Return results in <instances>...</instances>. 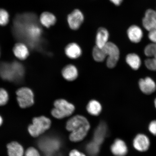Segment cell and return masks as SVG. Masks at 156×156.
Masks as SVG:
<instances>
[{
  "instance_id": "1",
  "label": "cell",
  "mask_w": 156,
  "mask_h": 156,
  "mask_svg": "<svg viewBox=\"0 0 156 156\" xmlns=\"http://www.w3.org/2000/svg\"><path fill=\"white\" fill-rule=\"evenodd\" d=\"M90 126L88 121L85 117L76 115L70 119L66 124V129L71 132L69 136L72 141L79 142L87 136Z\"/></svg>"
},
{
  "instance_id": "2",
  "label": "cell",
  "mask_w": 156,
  "mask_h": 156,
  "mask_svg": "<svg viewBox=\"0 0 156 156\" xmlns=\"http://www.w3.org/2000/svg\"><path fill=\"white\" fill-rule=\"evenodd\" d=\"M24 69L22 65L18 62L11 64H2L0 65V75L5 80H13L23 76Z\"/></svg>"
},
{
  "instance_id": "3",
  "label": "cell",
  "mask_w": 156,
  "mask_h": 156,
  "mask_svg": "<svg viewBox=\"0 0 156 156\" xmlns=\"http://www.w3.org/2000/svg\"><path fill=\"white\" fill-rule=\"evenodd\" d=\"M54 108L52 109L51 114L54 118L62 119L69 116L75 110L74 105L64 99H59L54 103Z\"/></svg>"
},
{
  "instance_id": "4",
  "label": "cell",
  "mask_w": 156,
  "mask_h": 156,
  "mask_svg": "<svg viewBox=\"0 0 156 156\" xmlns=\"http://www.w3.org/2000/svg\"><path fill=\"white\" fill-rule=\"evenodd\" d=\"M51 125L49 119L44 116L35 118L33 120V123L29 126L28 131L34 137H37L48 129Z\"/></svg>"
},
{
  "instance_id": "5",
  "label": "cell",
  "mask_w": 156,
  "mask_h": 156,
  "mask_svg": "<svg viewBox=\"0 0 156 156\" xmlns=\"http://www.w3.org/2000/svg\"><path fill=\"white\" fill-rule=\"evenodd\" d=\"M103 48L107 56V67L110 68L116 67L120 57V51L118 47L113 42H108Z\"/></svg>"
},
{
  "instance_id": "6",
  "label": "cell",
  "mask_w": 156,
  "mask_h": 156,
  "mask_svg": "<svg viewBox=\"0 0 156 156\" xmlns=\"http://www.w3.org/2000/svg\"><path fill=\"white\" fill-rule=\"evenodd\" d=\"M17 102L21 108L30 107L34 103V94L29 88L24 87L19 89L16 92Z\"/></svg>"
},
{
  "instance_id": "7",
  "label": "cell",
  "mask_w": 156,
  "mask_h": 156,
  "mask_svg": "<svg viewBox=\"0 0 156 156\" xmlns=\"http://www.w3.org/2000/svg\"><path fill=\"white\" fill-rule=\"evenodd\" d=\"M39 147L46 155L52 154L57 151L60 146V142L55 138L46 137L40 140Z\"/></svg>"
},
{
  "instance_id": "8",
  "label": "cell",
  "mask_w": 156,
  "mask_h": 156,
  "mask_svg": "<svg viewBox=\"0 0 156 156\" xmlns=\"http://www.w3.org/2000/svg\"><path fill=\"white\" fill-rule=\"evenodd\" d=\"M84 20L83 13L79 9H75L68 15L67 22L70 28L77 30L80 27Z\"/></svg>"
},
{
  "instance_id": "9",
  "label": "cell",
  "mask_w": 156,
  "mask_h": 156,
  "mask_svg": "<svg viewBox=\"0 0 156 156\" xmlns=\"http://www.w3.org/2000/svg\"><path fill=\"white\" fill-rule=\"evenodd\" d=\"M142 25L148 31L156 29V11L149 9L146 11L145 16L142 19Z\"/></svg>"
},
{
  "instance_id": "10",
  "label": "cell",
  "mask_w": 156,
  "mask_h": 156,
  "mask_svg": "<svg viewBox=\"0 0 156 156\" xmlns=\"http://www.w3.org/2000/svg\"><path fill=\"white\" fill-rule=\"evenodd\" d=\"M150 144L149 138L143 134H138L136 136L133 141L134 147L140 151H147L149 149Z\"/></svg>"
},
{
  "instance_id": "11",
  "label": "cell",
  "mask_w": 156,
  "mask_h": 156,
  "mask_svg": "<svg viewBox=\"0 0 156 156\" xmlns=\"http://www.w3.org/2000/svg\"><path fill=\"white\" fill-rule=\"evenodd\" d=\"M139 85L142 92L146 94H151L156 90V85L154 81L149 77L140 79Z\"/></svg>"
},
{
  "instance_id": "12",
  "label": "cell",
  "mask_w": 156,
  "mask_h": 156,
  "mask_svg": "<svg viewBox=\"0 0 156 156\" xmlns=\"http://www.w3.org/2000/svg\"><path fill=\"white\" fill-rule=\"evenodd\" d=\"M110 34L107 29L104 27H101L97 31L95 43L96 46L100 48H103L108 42Z\"/></svg>"
},
{
  "instance_id": "13",
  "label": "cell",
  "mask_w": 156,
  "mask_h": 156,
  "mask_svg": "<svg viewBox=\"0 0 156 156\" xmlns=\"http://www.w3.org/2000/svg\"><path fill=\"white\" fill-rule=\"evenodd\" d=\"M129 39L134 43L139 42L143 37V32L141 28L136 25L130 26L127 31Z\"/></svg>"
},
{
  "instance_id": "14",
  "label": "cell",
  "mask_w": 156,
  "mask_h": 156,
  "mask_svg": "<svg viewBox=\"0 0 156 156\" xmlns=\"http://www.w3.org/2000/svg\"><path fill=\"white\" fill-rule=\"evenodd\" d=\"M66 56L71 59H76L80 57L82 51L79 44L76 43H71L68 44L65 49Z\"/></svg>"
},
{
  "instance_id": "15",
  "label": "cell",
  "mask_w": 156,
  "mask_h": 156,
  "mask_svg": "<svg viewBox=\"0 0 156 156\" xmlns=\"http://www.w3.org/2000/svg\"><path fill=\"white\" fill-rule=\"evenodd\" d=\"M62 75L66 80L72 81L77 79L79 73L75 66L73 64H68L63 68Z\"/></svg>"
},
{
  "instance_id": "16",
  "label": "cell",
  "mask_w": 156,
  "mask_h": 156,
  "mask_svg": "<svg viewBox=\"0 0 156 156\" xmlns=\"http://www.w3.org/2000/svg\"><path fill=\"white\" fill-rule=\"evenodd\" d=\"M111 151L116 156H124L127 153V147L125 142L120 139H117L111 148Z\"/></svg>"
},
{
  "instance_id": "17",
  "label": "cell",
  "mask_w": 156,
  "mask_h": 156,
  "mask_svg": "<svg viewBox=\"0 0 156 156\" xmlns=\"http://www.w3.org/2000/svg\"><path fill=\"white\" fill-rule=\"evenodd\" d=\"M107 133V127L104 123L102 122L95 129L94 134L93 141L100 145L104 141Z\"/></svg>"
},
{
  "instance_id": "18",
  "label": "cell",
  "mask_w": 156,
  "mask_h": 156,
  "mask_svg": "<svg viewBox=\"0 0 156 156\" xmlns=\"http://www.w3.org/2000/svg\"><path fill=\"white\" fill-rule=\"evenodd\" d=\"M14 55L19 59L24 60L26 59L29 55L28 48L23 43H17L15 45L13 48Z\"/></svg>"
},
{
  "instance_id": "19",
  "label": "cell",
  "mask_w": 156,
  "mask_h": 156,
  "mask_svg": "<svg viewBox=\"0 0 156 156\" xmlns=\"http://www.w3.org/2000/svg\"><path fill=\"white\" fill-rule=\"evenodd\" d=\"M40 20L43 26L48 28L55 24L56 19L52 13L45 12L41 15Z\"/></svg>"
},
{
  "instance_id": "20",
  "label": "cell",
  "mask_w": 156,
  "mask_h": 156,
  "mask_svg": "<svg viewBox=\"0 0 156 156\" xmlns=\"http://www.w3.org/2000/svg\"><path fill=\"white\" fill-rule=\"evenodd\" d=\"M9 156H23L24 149L20 144L17 142H11L7 146Z\"/></svg>"
},
{
  "instance_id": "21",
  "label": "cell",
  "mask_w": 156,
  "mask_h": 156,
  "mask_svg": "<svg viewBox=\"0 0 156 156\" xmlns=\"http://www.w3.org/2000/svg\"><path fill=\"white\" fill-rule=\"evenodd\" d=\"M87 109L88 112L91 115L98 116L101 113L102 107L98 101L91 100L88 103Z\"/></svg>"
},
{
  "instance_id": "22",
  "label": "cell",
  "mask_w": 156,
  "mask_h": 156,
  "mask_svg": "<svg viewBox=\"0 0 156 156\" xmlns=\"http://www.w3.org/2000/svg\"><path fill=\"white\" fill-rule=\"evenodd\" d=\"M127 63L132 69L136 70L139 69L141 65V60L137 55L134 53L129 54L126 58Z\"/></svg>"
},
{
  "instance_id": "23",
  "label": "cell",
  "mask_w": 156,
  "mask_h": 156,
  "mask_svg": "<svg viewBox=\"0 0 156 156\" xmlns=\"http://www.w3.org/2000/svg\"><path fill=\"white\" fill-rule=\"evenodd\" d=\"M92 55L94 59L98 62H103L107 57L103 49L98 47L96 46L93 48Z\"/></svg>"
},
{
  "instance_id": "24",
  "label": "cell",
  "mask_w": 156,
  "mask_h": 156,
  "mask_svg": "<svg viewBox=\"0 0 156 156\" xmlns=\"http://www.w3.org/2000/svg\"><path fill=\"white\" fill-rule=\"evenodd\" d=\"M99 146L94 141L88 144L86 146V151L90 154L94 155L98 153L99 151Z\"/></svg>"
},
{
  "instance_id": "25",
  "label": "cell",
  "mask_w": 156,
  "mask_h": 156,
  "mask_svg": "<svg viewBox=\"0 0 156 156\" xmlns=\"http://www.w3.org/2000/svg\"><path fill=\"white\" fill-rule=\"evenodd\" d=\"M145 55L148 57L156 58V44H151L146 47L144 50Z\"/></svg>"
},
{
  "instance_id": "26",
  "label": "cell",
  "mask_w": 156,
  "mask_h": 156,
  "mask_svg": "<svg viewBox=\"0 0 156 156\" xmlns=\"http://www.w3.org/2000/svg\"><path fill=\"white\" fill-rule=\"evenodd\" d=\"M9 21V15L8 12L3 9H0V25L4 26Z\"/></svg>"
},
{
  "instance_id": "27",
  "label": "cell",
  "mask_w": 156,
  "mask_h": 156,
  "mask_svg": "<svg viewBox=\"0 0 156 156\" xmlns=\"http://www.w3.org/2000/svg\"><path fill=\"white\" fill-rule=\"evenodd\" d=\"M9 99L8 93L5 89L0 88V106L6 104Z\"/></svg>"
},
{
  "instance_id": "28",
  "label": "cell",
  "mask_w": 156,
  "mask_h": 156,
  "mask_svg": "<svg viewBox=\"0 0 156 156\" xmlns=\"http://www.w3.org/2000/svg\"><path fill=\"white\" fill-rule=\"evenodd\" d=\"M145 64L148 69L151 71H156V58H147L145 60Z\"/></svg>"
},
{
  "instance_id": "29",
  "label": "cell",
  "mask_w": 156,
  "mask_h": 156,
  "mask_svg": "<svg viewBox=\"0 0 156 156\" xmlns=\"http://www.w3.org/2000/svg\"><path fill=\"white\" fill-rule=\"evenodd\" d=\"M25 156H40V153L35 148L31 147L28 148L25 153Z\"/></svg>"
},
{
  "instance_id": "30",
  "label": "cell",
  "mask_w": 156,
  "mask_h": 156,
  "mask_svg": "<svg viewBox=\"0 0 156 156\" xmlns=\"http://www.w3.org/2000/svg\"><path fill=\"white\" fill-rule=\"evenodd\" d=\"M148 37L152 42L156 44V29L149 31Z\"/></svg>"
},
{
  "instance_id": "31",
  "label": "cell",
  "mask_w": 156,
  "mask_h": 156,
  "mask_svg": "<svg viewBox=\"0 0 156 156\" xmlns=\"http://www.w3.org/2000/svg\"><path fill=\"white\" fill-rule=\"evenodd\" d=\"M149 129L152 134L156 136V120L151 122L149 124Z\"/></svg>"
},
{
  "instance_id": "32",
  "label": "cell",
  "mask_w": 156,
  "mask_h": 156,
  "mask_svg": "<svg viewBox=\"0 0 156 156\" xmlns=\"http://www.w3.org/2000/svg\"><path fill=\"white\" fill-rule=\"evenodd\" d=\"M69 156H86L77 150H73L70 152Z\"/></svg>"
},
{
  "instance_id": "33",
  "label": "cell",
  "mask_w": 156,
  "mask_h": 156,
  "mask_svg": "<svg viewBox=\"0 0 156 156\" xmlns=\"http://www.w3.org/2000/svg\"><path fill=\"white\" fill-rule=\"evenodd\" d=\"M112 3L116 6L120 5L121 4L123 0H110Z\"/></svg>"
},
{
  "instance_id": "34",
  "label": "cell",
  "mask_w": 156,
  "mask_h": 156,
  "mask_svg": "<svg viewBox=\"0 0 156 156\" xmlns=\"http://www.w3.org/2000/svg\"><path fill=\"white\" fill-rule=\"evenodd\" d=\"M3 122V120L2 119V117L0 116V126H1Z\"/></svg>"
},
{
  "instance_id": "35",
  "label": "cell",
  "mask_w": 156,
  "mask_h": 156,
  "mask_svg": "<svg viewBox=\"0 0 156 156\" xmlns=\"http://www.w3.org/2000/svg\"><path fill=\"white\" fill-rule=\"evenodd\" d=\"M46 156H54L53 155V154H52L46 155Z\"/></svg>"
},
{
  "instance_id": "36",
  "label": "cell",
  "mask_w": 156,
  "mask_h": 156,
  "mask_svg": "<svg viewBox=\"0 0 156 156\" xmlns=\"http://www.w3.org/2000/svg\"><path fill=\"white\" fill-rule=\"evenodd\" d=\"M154 104H155V108H156V98L155 99V101H154Z\"/></svg>"
}]
</instances>
